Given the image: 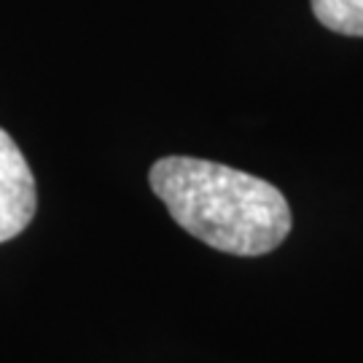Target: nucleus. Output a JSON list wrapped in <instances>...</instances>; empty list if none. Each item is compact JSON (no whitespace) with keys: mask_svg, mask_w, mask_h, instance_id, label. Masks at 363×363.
<instances>
[{"mask_svg":"<svg viewBox=\"0 0 363 363\" xmlns=\"http://www.w3.org/2000/svg\"><path fill=\"white\" fill-rule=\"evenodd\" d=\"M148 181L181 229L232 256L269 253L294 223L277 186L218 162L164 156Z\"/></svg>","mask_w":363,"mask_h":363,"instance_id":"1","label":"nucleus"},{"mask_svg":"<svg viewBox=\"0 0 363 363\" xmlns=\"http://www.w3.org/2000/svg\"><path fill=\"white\" fill-rule=\"evenodd\" d=\"M35 178L25 154L0 130V242L22 234L35 216Z\"/></svg>","mask_w":363,"mask_h":363,"instance_id":"2","label":"nucleus"},{"mask_svg":"<svg viewBox=\"0 0 363 363\" xmlns=\"http://www.w3.org/2000/svg\"><path fill=\"white\" fill-rule=\"evenodd\" d=\"M318 22L339 35H363V0H310Z\"/></svg>","mask_w":363,"mask_h":363,"instance_id":"3","label":"nucleus"}]
</instances>
